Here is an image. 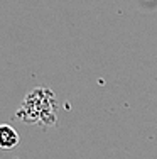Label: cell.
I'll use <instances>...</instances> for the list:
<instances>
[{
	"label": "cell",
	"instance_id": "6da1fadb",
	"mask_svg": "<svg viewBox=\"0 0 157 159\" xmlns=\"http://www.w3.org/2000/svg\"><path fill=\"white\" fill-rule=\"evenodd\" d=\"M17 117L24 122H39L44 125L56 124V97L46 88H36L25 95Z\"/></svg>",
	"mask_w": 157,
	"mask_h": 159
},
{
	"label": "cell",
	"instance_id": "7a4b0ae2",
	"mask_svg": "<svg viewBox=\"0 0 157 159\" xmlns=\"http://www.w3.org/2000/svg\"><path fill=\"white\" fill-rule=\"evenodd\" d=\"M19 146V134L14 127L0 124V149H14Z\"/></svg>",
	"mask_w": 157,
	"mask_h": 159
}]
</instances>
